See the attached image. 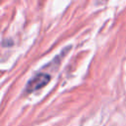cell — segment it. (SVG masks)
<instances>
[{
    "mask_svg": "<svg viewBox=\"0 0 126 126\" xmlns=\"http://www.w3.org/2000/svg\"><path fill=\"white\" fill-rule=\"evenodd\" d=\"M48 82H49V76H48L47 74H44V73L37 74L36 76H34V77L28 83L26 91H27L28 93L34 92V91L38 90L39 88H42L43 86H45Z\"/></svg>",
    "mask_w": 126,
    "mask_h": 126,
    "instance_id": "obj_1",
    "label": "cell"
}]
</instances>
